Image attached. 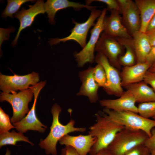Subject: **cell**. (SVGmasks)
<instances>
[{"instance_id": "obj_1", "label": "cell", "mask_w": 155, "mask_h": 155, "mask_svg": "<svg viewBox=\"0 0 155 155\" xmlns=\"http://www.w3.org/2000/svg\"><path fill=\"white\" fill-rule=\"evenodd\" d=\"M95 115L96 123L89 128L88 131V134L96 139L89 153L90 155L107 148L117 133L125 127L109 119L103 112Z\"/></svg>"}, {"instance_id": "obj_2", "label": "cell", "mask_w": 155, "mask_h": 155, "mask_svg": "<svg viewBox=\"0 0 155 155\" xmlns=\"http://www.w3.org/2000/svg\"><path fill=\"white\" fill-rule=\"evenodd\" d=\"M61 110V107L57 104L52 106L51 112L53 121L50 132L47 137L44 140H41L39 143L40 147L44 150L47 155H57V143L65 135L75 131L84 132L86 130L85 127H75V121L72 119L66 125L62 124L59 120V115Z\"/></svg>"}, {"instance_id": "obj_3", "label": "cell", "mask_w": 155, "mask_h": 155, "mask_svg": "<svg viewBox=\"0 0 155 155\" xmlns=\"http://www.w3.org/2000/svg\"><path fill=\"white\" fill-rule=\"evenodd\" d=\"M103 112L113 121L130 129L141 130L148 136L155 128V120L144 118L139 114L129 111H117L105 108Z\"/></svg>"}, {"instance_id": "obj_4", "label": "cell", "mask_w": 155, "mask_h": 155, "mask_svg": "<svg viewBox=\"0 0 155 155\" xmlns=\"http://www.w3.org/2000/svg\"><path fill=\"white\" fill-rule=\"evenodd\" d=\"M148 137L143 131L125 127L117 133L107 148L111 155H122L134 147L144 144Z\"/></svg>"}, {"instance_id": "obj_5", "label": "cell", "mask_w": 155, "mask_h": 155, "mask_svg": "<svg viewBox=\"0 0 155 155\" xmlns=\"http://www.w3.org/2000/svg\"><path fill=\"white\" fill-rule=\"evenodd\" d=\"M107 11L106 8L102 11L100 16L90 31L88 41L81 51L74 54L75 60L79 67H82L86 63H92L95 61L94 52L100 35L103 31L104 21Z\"/></svg>"}, {"instance_id": "obj_6", "label": "cell", "mask_w": 155, "mask_h": 155, "mask_svg": "<svg viewBox=\"0 0 155 155\" xmlns=\"http://www.w3.org/2000/svg\"><path fill=\"white\" fill-rule=\"evenodd\" d=\"M33 94L30 87L18 93L10 94L1 92L0 101H7L12 106L13 115L10 119L11 123H13L20 121L30 111L28 104L31 101Z\"/></svg>"}, {"instance_id": "obj_7", "label": "cell", "mask_w": 155, "mask_h": 155, "mask_svg": "<svg viewBox=\"0 0 155 155\" xmlns=\"http://www.w3.org/2000/svg\"><path fill=\"white\" fill-rule=\"evenodd\" d=\"M102 11L94 8L91 10L90 14L87 20L79 23L73 20L75 26L71 30V33L68 36L61 38L51 39L49 43L51 46L56 45L60 42H65L70 40L75 41L83 48L86 44V39L88 32L92 26H94L96 20L100 16Z\"/></svg>"}, {"instance_id": "obj_8", "label": "cell", "mask_w": 155, "mask_h": 155, "mask_svg": "<svg viewBox=\"0 0 155 155\" xmlns=\"http://www.w3.org/2000/svg\"><path fill=\"white\" fill-rule=\"evenodd\" d=\"M39 81L38 74L34 72L24 75L16 74L7 75L0 73V88L3 92L12 94L18 90L22 91L27 89L30 85H36Z\"/></svg>"}, {"instance_id": "obj_9", "label": "cell", "mask_w": 155, "mask_h": 155, "mask_svg": "<svg viewBox=\"0 0 155 155\" xmlns=\"http://www.w3.org/2000/svg\"><path fill=\"white\" fill-rule=\"evenodd\" d=\"M46 83L45 81H41L34 86L30 87L33 91L34 96V102L32 107L25 117L20 121L13 124L14 128L20 132L25 133L28 130H32L44 133L47 128L39 120L35 111L37 97Z\"/></svg>"}, {"instance_id": "obj_10", "label": "cell", "mask_w": 155, "mask_h": 155, "mask_svg": "<svg viewBox=\"0 0 155 155\" xmlns=\"http://www.w3.org/2000/svg\"><path fill=\"white\" fill-rule=\"evenodd\" d=\"M95 61L103 67L106 73L107 82L103 88L104 90L109 95L120 97L124 91L121 77L116 68L110 63L105 56L101 53H97L95 56Z\"/></svg>"}, {"instance_id": "obj_11", "label": "cell", "mask_w": 155, "mask_h": 155, "mask_svg": "<svg viewBox=\"0 0 155 155\" xmlns=\"http://www.w3.org/2000/svg\"><path fill=\"white\" fill-rule=\"evenodd\" d=\"M123 47L116 38L103 32L97 43L95 51L105 56L112 65L119 67L120 65L119 57L122 52Z\"/></svg>"}, {"instance_id": "obj_12", "label": "cell", "mask_w": 155, "mask_h": 155, "mask_svg": "<svg viewBox=\"0 0 155 155\" xmlns=\"http://www.w3.org/2000/svg\"><path fill=\"white\" fill-rule=\"evenodd\" d=\"M127 29L132 35L140 31L141 24L139 10L134 1L131 0H117Z\"/></svg>"}, {"instance_id": "obj_13", "label": "cell", "mask_w": 155, "mask_h": 155, "mask_svg": "<svg viewBox=\"0 0 155 155\" xmlns=\"http://www.w3.org/2000/svg\"><path fill=\"white\" fill-rule=\"evenodd\" d=\"M93 68L94 67L89 66L79 72L81 85L76 94L77 96L87 97L92 103H96L98 100V91L99 87L94 78Z\"/></svg>"}, {"instance_id": "obj_14", "label": "cell", "mask_w": 155, "mask_h": 155, "mask_svg": "<svg viewBox=\"0 0 155 155\" xmlns=\"http://www.w3.org/2000/svg\"><path fill=\"white\" fill-rule=\"evenodd\" d=\"M44 4L43 0H38L34 5L30 6L29 9H26L22 8L14 15V17L19 20L20 26L16 36L12 42L13 45L15 46L17 45L21 32L32 25L36 16L40 14L45 12Z\"/></svg>"}, {"instance_id": "obj_15", "label": "cell", "mask_w": 155, "mask_h": 155, "mask_svg": "<svg viewBox=\"0 0 155 155\" xmlns=\"http://www.w3.org/2000/svg\"><path fill=\"white\" fill-rule=\"evenodd\" d=\"M109 17H105L104 23L103 32L115 38H131L127 28L122 24L120 11L113 10Z\"/></svg>"}, {"instance_id": "obj_16", "label": "cell", "mask_w": 155, "mask_h": 155, "mask_svg": "<svg viewBox=\"0 0 155 155\" xmlns=\"http://www.w3.org/2000/svg\"><path fill=\"white\" fill-rule=\"evenodd\" d=\"M152 66L149 63H136L129 66H124L120 75L121 85L126 87L143 81L147 71Z\"/></svg>"}, {"instance_id": "obj_17", "label": "cell", "mask_w": 155, "mask_h": 155, "mask_svg": "<svg viewBox=\"0 0 155 155\" xmlns=\"http://www.w3.org/2000/svg\"><path fill=\"white\" fill-rule=\"evenodd\" d=\"M96 142V138L89 134L75 136L67 134L59 141L61 145L73 148L80 155H87Z\"/></svg>"}, {"instance_id": "obj_18", "label": "cell", "mask_w": 155, "mask_h": 155, "mask_svg": "<svg viewBox=\"0 0 155 155\" xmlns=\"http://www.w3.org/2000/svg\"><path fill=\"white\" fill-rule=\"evenodd\" d=\"M100 105L105 108L115 111H129L138 113L136 101L133 96L126 91L116 99H105L99 100Z\"/></svg>"}, {"instance_id": "obj_19", "label": "cell", "mask_w": 155, "mask_h": 155, "mask_svg": "<svg viewBox=\"0 0 155 155\" xmlns=\"http://www.w3.org/2000/svg\"><path fill=\"white\" fill-rule=\"evenodd\" d=\"M69 7H73L77 10L85 8L91 11L97 7L90 6L67 0H47L44 4L45 12L47 13L49 22L52 24H55V17L58 11Z\"/></svg>"}, {"instance_id": "obj_20", "label": "cell", "mask_w": 155, "mask_h": 155, "mask_svg": "<svg viewBox=\"0 0 155 155\" xmlns=\"http://www.w3.org/2000/svg\"><path fill=\"white\" fill-rule=\"evenodd\" d=\"M132 36L137 63L146 62L147 56L152 48L147 34L139 31Z\"/></svg>"}, {"instance_id": "obj_21", "label": "cell", "mask_w": 155, "mask_h": 155, "mask_svg": "<svg viewBox=\"0 0 155 155\" xmlns=\"http://www.w3.org/2000/svg\"><path fill=\"white\" fill-rule=\"evenodd\" d=\"M126 91L134 98L136 102L155 101V92L143 81L125 87Z\"/></svg>"}, {"instance_id": "obj_22", "label": "cell", "mask_w": 155, "mask_h": 155, "mask_svg": "<svg viewBox=\"0 0 155 155\" xmlns=\"http://www.w3.org/2000/svg\"><path fill=\"white\" fill-rule=\"evenodd\" d=\"M140 11L141 24L140 31L146 33L148 25L155 14V0H135Z\"/></svg>"}, {"instance_id": "obj_23", "label": "cell", "mask_w": 155, "mask_h": 155, "mask_svg": "<svg viewBox=\"0 0 155 155\" xmlns=\"http://www.w3.org/2000/svg\"><path fill=\"white\" fill-rule=\"evenodd\" d=\"M125 49V53L121 56L119 60V64L124 66L134 65L136 58L134 52L132 38H116Z\"/></svg>"}, {"instance_id": "obj_24", "label": "cell", "mask_w": 155, "mask_h": 155, "mask_svg": "<svg viewBox=\"0 0 155 155\" xmlns=\"http://www.w3.org/2000/svg\"><path fill=\"white\" fill-rule=\"evenodd\" d=\"M20 141H24L32 145H34V144L29 140L28 138L24 136L21 132L17 133L13 130L11 132L7 131L0 134V148L6 145H16V142Z\"/></svg>"}, {"instance_id": "obj_25", "label": "cell", "mask_w": 155, "mask_h": 155, "mask_svg": "<svg viewBox=\"0 0 155 155\" xmlns=\"http://www.w3.org/2000/svg\"><path fill=\"white\" fill-rule=\"evenodd\" d=\"M35 1L32 0H8L7 5L2 13L3 18L10 17L13 18V15L17 12L21 6L24 3L28 2Z\"/></svg>"}, {"instance_id": "obj_26", "label": "cell", "mask_w": 155, "mask_h": 155, "mask_svg": "<svg viewBox=\"0 0 155 155\" xmlns=\"http://www.w3.org/2000/svg\"><path fill=\"white\" fill-rule=\"evenodd\" d=\"M137 107L138 113L142 117L149 119L155 117V101L140 103Z\"/></svg>"}, {"instance_id": "obj_27", "label": "cell", "mask_w": 155, "mask_h": 155, "mask_svg": "<svg viewBox=\"0 0 155 155\" xmlns=\"http://www.w3.org/2000/svg\"><path fill=\"white\" fill-rule=\"evenodd\" d=\"M93 75L95 80L99 87L104 88L106 85L107 79L105 70L100 64L97 63L94 67Z\"/></svg>"}, {"instance_id": "obj_28", "label": "cell", "mask_w": 155, "mask_h": 155, "mask_svg": "<svg viewBox=\"0 0 155 155\" xmlns=\"http://www.w3.org/2000/svg\"><path fill=\"white\" fill-rule=\"evenodd\" d=\"M9 115L0 108V134L8 131L14 128L11 123Z\"/></svg>"}, {"instance_id": "obj_29", "label": "cell", "mask_w": 155, "mask_h": 155, "mask_svg": "<svg viewBox=\"0 0 155 155\" xmlns=\"http://www.w3.org/2000/svg\"><path fill=\"white\" fill-rule=\"evenodd\" d=\"M150 151L142 144L137 146L122 155H150Z\"/></svg>"}, {"instance_id": "obj_30", "label": "cell", "mask_w": 155, "mask_h": 155, "mask_svg": "<svg viewBox=\"0 0 155 155\" xmlns=\"http://www.w3.org/2000/svg\"><path fill=\"white\" fill-rule=\"evenodd\" d=\"M94 1H97L106 4L107 5V10L110 11L113 10H116L120 12V9L117 1L115 0H87L86 1V5H89L91 3Z\"/></svg>"}, {"instance_id": "obj_31", "label": "cell", "mask_w": 155, "mask_h": 155, "mask_svg": "<svg viewBox=\"0 0 155 155\" xmlns=\"http://www.w3.org/2000/svg\"><path fill=\"white\" fill-rule=\"evenodd\" d=\"M149 85L155 92V71L148 70L146 72L143 81Z\"/></svg>"}, {"instance_id": "obj_32", "label": "cell", "mask_w": 155, "mask_h": 155, "mask_svg": "<svg viewBox=\"0 0 155 155\" xmlns=\"http://www.w3.org/2000/svg\"><path fill=\"white\" fill-rule=\"evenodd\" d=\"M144 144L150 152L155 150V128L152 129L151 136L148 137Z\"/></svg>"}, {"instance_id": "obj_33", "label": "cell", "mask_w": 155, "mask_h": 155, "mask_svg": "<svg viewBox=\"0 0 155 155\" xmlns=\"http://www.w3.org/2000/svg\"><path fill=\"white\" fill-rule=\"evenodd\" d=\"M61 155H80L73 148L65 146L61 151Z\"/></svg>"}, {"instance_id": "obj_34", "label": "cell", "mask_w": 155, "mask_h": 155, "mask_svg": "<svg viewBox=\"0 0 155 155\" xmlns=\"http://www.w3.org/2000/svg\"><path fill=\"white\" fill-rule=\"evenodd\" d=\"M146 62L150 63L152 65L155 63V46L152 47L147 56Z\"/></svg>"}, {"instance_id": "obj_35", "label": "cell", "mask_w": 155, "mask_h": 155, "mask_svg": "<svg viewBox=\"0 0 155 155\" xmlns=\"http://www.w3.org/2000/svg\"><path fill=\"white\" fill-rule=\"evenodd\" d=\"M146 33L152 47L155 46V30Z\"/></svg>"}, {"instance_id": "obj_36", "label": "cell", "mask_w": 155, "mask_h": 155, "mask_svg": "<svg viewBox=\"0 0 155 155\" xmlns=\"http://www.w3.org/2000/svg\"><path fill=\"white\" fill-rule=\"evenodd\" d=\"M155 30V14L150 21L147 28L146 32Z\"/></svg>"}, {"instance_id": "obj_37", "label": "cell", "mask_w": 155, "mask_h": 155, "mask_svg": "<svg viewBox=\"0 0 155 155\" xmlns=\"http://www.w3.org/2000/svg\"><path fill=\"white\" fill-rule=\"evenodd\" d=\"M93 155H111L107 148L103 149Z\"/></svg>"}, {"instance_id": "obj_38", "label": "cell", "mask_w": 155, "mask_h": 155, "mask_svg": "<svg viewBox=\"0 0 155 155\" xmlns=\"http://www.w3.org/2000/svg\"><path fill=\"white\" fill-rule=\"evenodd\" d=\"M11 152L7 148L5 155H11Z\"/></svg>"}, {"instance_id": "obj_39", "label": "cell", "mask_w": 155, "mask_h": 155, "mask_svg": "<svg viewBox=\"0 0 155 155\" xmlns=\"http://www.w3.org/2000/svg\"><path fill=\"white\" fill-rule=\"evenodd\" d=\"M149 70L152 71H155V66L150 67Z\"/></svg>"}, {"instance_id": "obj_40", "label": "cell", "mask_w": 155, "mask_h": 155, "mask_svg": "<svg viewBox=\"0 0 155 155\" xmlns=\"http://www.w3.org/2000/svg\"><path fill=\"white\" fill-rule=\"evenodd\" d=\"M150 155H155V150L151 152Z\"/></svg>"}, {"instance_id": "obj_41", "label": "cell", "mask_w": 155, "mask_h": 155, "mask_svg": "<svg viewBox=\"0 0 155 155\" xmlns=\"http://www.w3.org/2000/svg\"><path fill=\"white\" fill-rule=\"evenodd\" d=\"M155 66V63H154L153 64V65H152V66H151V67H153Z\"/></svg>"}, {"instance_id": "obj_42", "label": "cell", "mask_w": 155, "mask_h": 155, "mask_svg": "<svg viewBox=\"0 0 155 155\" xmlns=\"http://www.w3.org/2000/svg\"><path fill=\"white\" fill-rule=\"evenodd\" d=\"M153 118L154 119V120H155V117H153Z\"/></svg>"}]
</instances>
